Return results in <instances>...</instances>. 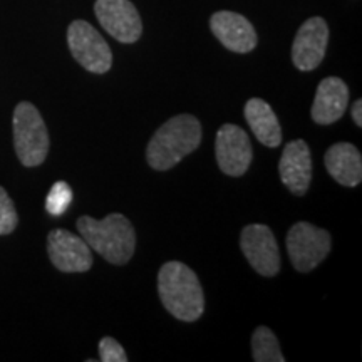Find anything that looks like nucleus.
Returning a JSON list of instances; mask_svg holds the SVG:
<instances>
[{"instance_id": "1", "label": "nucleus", "mask_w": 362, "mask_h": 362, "mask_svg": "<svg viewBox=\"0 0 362 362\" xmlns=\"http://www.w3.org/2000/svg\"><path fill=\"white\" fill-rule=\"evenodd\" d=\"M158 293L165 309L183 322H194L205 310V296L197 274L181 262H166L158 275Z\"/></svg>"}, {"instance_id": "2", "label": "nucleus", "mask_w": 362, "mask_h": 362, "mask_svg": "<svg viewBox=\"0 0 362 362\" xmlns=\"http://www.w3.org/2000/svg\"><path fill=\"white\" fill-rule=\"evenodd\" d=\"M202 143V124L192 115H178L156 131L146 149L151 168L166 171L193 153Z\"/></svg>"}, {"instance_id": "3", "label": "nucleus", "mask_w": 362, "mask_h": 362, "mask_svg": "<svg viewBox=\"0 0 362 362\" xmlns=\"http://www.w3.org/2000/svg\"><path fill=\"white\" fill-rule=\"evenodd\" d=\"M78 230L90 250H96L110 264L124 265L133 257L136 232L124 215L111 214L103 220L81 216Z\"/></svg>"}, {"instance_id": "4", "label": "nucleus", "mask_w": 362, "mask_h": 362, "mask_svg": "<svg viewBox=\"0 0 362 362\" xmlns=\"http://www.w3.org/2000/svg\"><path fill=\"white\" fill-rule=\"evenodd\" d=\"M12 126L19 161L27 168L42 165L49 153V133L37 107L27 101L17 104Z\"/></svg>"}, {"instance_id": "5", "label": "nucleus", "mask_w": 362, "mask_h": 362, "mask_svg": "<svg viewBox=\"0 0 362 362\" xmlns=\"http://www.w3.org/2000/svg\"><path fill=\"white\" fill-rule=\"evenodd\" d=\"M67 44L72 57L94 74H104L112 66V52L103 35L89 22L74 21L67 29Z\"/></svg>"}, {"instance_id": "6", "label": "nucleus", "mask_w": 362, "mask_h": 362, "mask_svg": "<svg viewBox=\"0 0 362 362\" xmlns=\"http://www.w3.org/2000/svg\"><path fill=\"white\" fill-rule=\"evenodd\" d=\"M287 252L296 270H314L330 252V233L319 226L298 221L287 233Z\"/></svg>"}, {"instance_id": "7", "label": "nucleus", "mask_w": 362, "mask_h": 362, "mask_svg": "<svg viewBox=\"0 0 362 362\" xmlns=\"http://www.w3.org/2000/svg\"><path fill=\"white\" fill-rule=\"evenodd\" d=\"M240 247L253 269L264 277H274L280 270V253L275 235L267 225H248L242 230Z\"/></svg>"}, {"instance_id": "8", "label": "nucleus", "mask_w": 362, "mask_h": 362, "mask_svg": "<svg viewBox=\"0 0 362 362\" xmlns=\"http://www.w3.org/2000/svg\"><path fill=\"white\" fill-rule=\"evenodd\" d=\"M94 12L103 29L119 42L133 44L141 37V17L129 0H96Z\"/></svg>"}, {"instance_id": "9", "label": "nucleus", "mask_w": 362, "mask_h": 362, "mask_svg": "<svg viewBox=\"0 0 362 362\" xmlns=\"http://www.w3.org/2000/svg\"><path fill=\"white\" fill-rule=\"evenodd\" d=\"M47 253L52 265L66 274H81L93 267V253L83 237L67 230H52L47 237Z\"/></svg>"}, {"instance_id": "10", "label": "nucleus", "mask_w": 362, "mask_h": 362, "mask_svg": "<svg viewBox=\"0 0 362 362\" xmlns=\"http://www.w3.org/2000/svg\"><path fill=\"white\" fill-rule=\"evenodd\" d=\"M216 163L228 176L247 173L252 163V144L245 131L237 124H223L216 133Z\"/></svg>"}, {"instance_id": "11", "label": "nucleus", "mask_w": 362, "mask_h": 362, "mask_svg": "<svg viewBox=\"0 0 362 362\" xmlns=\"http://www.w3.org/2000/svg\"><path fill=\"white\" fill-rule=\"evenodd\" d=\"M329 44V27L322 17H310L297 30L292 61L298 71H314L324 61Z\"/></svg>"}, {"instance_id": "12", "label": "nucleus", "mask_w": 362, "mask_h": 362, "mask_svg": "<svg viewBox=\"0 0 362 362\" xmlns=\"http://www.w3.org/2000/svg\"><path fill=\"white\" fill-rule=\"evenodd\" d=\"M211 33L225 45L228 51L247 54L253 51L259 42L255 29L245 17L237 12L220 11L215 12L210 19Z\"/></svg>"}, {"instance_id": "13", "label": "nucleus", "mask_w": 362, "mask_h": 362, "mask_svg": "<svg viewBox=\"0 0 362 362\" xmlns=\"http://www.w3.org/2000/svg\"><path fill=\"white\" fill-rule=\"evenodd\" d=\"M279 173L282 183L293 194L302 197L307 193L312 181V155L305 141L296 139L284 148Z\"/></svg>"}, {"instance_id": "14", "label": "nucleus", "mask_w": 362, "mask_h": 362, "mask_svg": "<svg viewBox=\"0 0 362 362\" xmlns=\"http://www.w3.org/2000/svg\"><path fill=\"white\" fill-rule=\"evenodd\" d=\"M349 104V88L339 78H325L317 88L310 116L317 124H332L342 117Z\"/></svg>"}, {"instance_id": "15", "label": "nucleus", "mask_w": 362, "mask_h": 362, "mask_svg": "<svg viewBox=\"0 0 362 362\" xmlns=\"http://www.w3.org/2000/svg\"><path fill=\"white\" fill-rule=\"evenodd\" d=\"M325 168L342 187H357L362 180V158L351 143L332 144L325 153Z\"/></svg>"}, {"instance_id": "16", "label": "nucleus", "mask_w": 362, "mask_h": 362, "mask_svg": "<svg viewBox=\"0 0 362 362\" xmlns=\"http://www.w3.org/2000/svg\"><path fill=\"white\" fill-rule=\"evenodd\" d=\"M245 119L255 138L269 148H277L282 143V129L269 103L260 98L248 99L245 104Z\"/></svg>"}, {"instance_id": "17", "label": "nucleus", "mask_w": 362, "mask_h": 362, "mask_svg": "<svg viewBox=\"0 0 362 362\" xmlns=\"http://www.w3.org/2000/svg\"><path fill=\"white\" fill-rule=\"evenodd\" d=\"M252 354L255 362H284L279 341L269 327L260 325L252 336Z\"/></svg>"}, {"instance_id": "18", "label": "nucleus", "mask_w": 362, "mask_h": 362, "mask_svg": "<svg viewBox=\"0 0 362 362\" xmlns=\"http://www.w3.org/2000/svg\"><path fill=\"white\" fill-rule=\"evenodd\" d=\"M72 203V189L66 181H57L54 183L51 192L47 194V200H45V210L49 211L52 216H61L66 214V210Z\"/></svg>"}, {"instance_id": "19", "label": "nucleus", "mask_w": 362, "mask_h": 362, "mask_svg": "<svg viewBox=\"0 0 362 362\" xmlns=\"http://www.w3.org/2000/svg\"><path fill=\"white\" fill-rule=\"evenodd\" d=\"M17 223H19V215H17L16 205L6 189L0 187V235L12 233Z\"/></svg>"}, {"instance_id": "20", "label": "nucleus", "mask_w": 362, "mask_h": 362, "mask_svg": "<svg viewBox=\"0 0 362 362\" xmlns=\"http://www.w3.org/2000/svg\"><path fill=\"white\" fill-rule=\"evenodd\" d=\"M99 359L103 362H126L128 356L116 339L103 337L99 341Z\"/></svg>"}, {"instance_id": "21", "label": "nucleus", "mask_w": 362, "mask_h": 362, "mask_svg": "<svg viewBox=\"0 0 362 362\" xmlns=\"http://www.w3.org/2000/svg\"><path fill=\"white\" fill-rule=\"evenodd\" d=\"M352 119L357 126H362V99H357L352 104Z\"/></svg>"}]
</instances>
